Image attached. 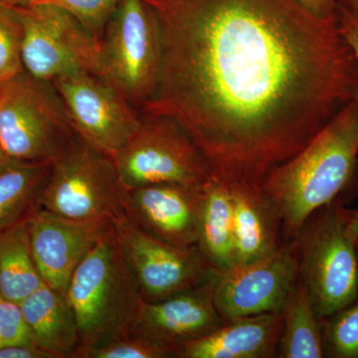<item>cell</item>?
<instances>
[{"instance_id":"1","label":"cell","mask_w":358,"mask_h":358,"mask_svg":"<svg viewBox=\"0 0 358 358\" xmlns=\"http://www.w3.org/2000/svg\"><path fill=\"white\" fill-rule=\"evenodd\" d=\"M162 67L143 114L178 122L212 173L261 183L358 96L338 13L300 0H145Z\"/></svg>"},{"instance_id":"2","label":"cell","mask_w":358,"mask_h":358,"mask_svg":"<svg viewBox=\"0 0 358 358\" xmlns=\"http://www.w3.org/2000/svg\"><path fill=\"white\" fill-rule=\"evenodd\" d=\"M357 155L358 96L261 181L281 218L282 236L296 240L310 216L334 201L350 180Z\"/></svg>"},{"instance_id":"3","label":"cell","mask_w":358,"mask_h":358,"mask_svg":"<svg viewBox=\"0 0 358 358\" xmlns=\"http://www.w3.org/2000/svg\"><path fill=\"white\" fill-rule=\"evenodd\" d=\"M66 299L77 320L78 357L94 346L126 336L141 305L131 271L124 260L115 226L79 264Z\"/></svg>"},{"instance_id":"4","label":"cell","mask_w":358,"mask_h":358,"mask_svg":"<svg viewBox=\"0 0 358 358\" xmlns=\"http://www.w3.org/2000/svg\"><path fill=\"white\" fill-rule=\"evenodd\" d=\"M128 196L110 155L75 136L52 162L38 207L71 220L117 226L127 220Z\"/></svg>"},{"instance_id":"5","label":"cell","mask_w":358,"mask_h":358,"mask_svg":"<svg viewBox=\"0 0 358 358\" xmlns=\"http://www.w3.org/2000/svg\"><path fill=\"white\" fill-rule=\"evenodd\" d=\"M75 136L52 82L24 70L0 83V148L8 159L52 164Z\"/></svg>"},{"instance_id":"6","label":"cell","mask_w":358,"mask_h":358,"mask_svg":"<svg viewBox=\"0 0 358 358\" xmlns=\"http://www.w3.org/2000/svg\"><path fill=\"white\" fill-rule=\"evenodd\" d=\"M100 41L98 77L134 107H143L154 95L162 67V37L154 11L145 0H122Z\"/></svg>"},{"instance_id":"7","label":"cell","mask_w":358,"mask_h":358,"mask_svg":"<svg viewBox=\"0 0 358 358\" xmlns=\"http://www.w3.org/2000/svg\"><path fill=\"white\" fill-rule=\"evenodd\" d=\"M299 244L300 275L319 319L333 317L358 298L357 236L352 215L327 208Z\"/></svg>"},{"instance_id":"8","label":"cell","mask_w":358,"mask_h":358,"mask_svg":"<svg viewBox=\"0 0 358 358\" xmlns=\"http://www.w3.org/2000/svg\"><path fill=\"white\" fill-rule=\"evenodd\" d=\"M110 157L129 189L157 183L200 186L212 174L192 138L164 115H141L136 134Z\"/></svg>"},{"instance_id":"9","label":"cell","mask_w":358,"mask_h":358,"mask_svg":"<svg viewBox=\"0 0 358 358\" xmlns=\"http://www.w3.org/2000/svg\"><path fill=\"white\" fill-rule=\"evenodd\" d=\"M16 8L23 26V66L30 75L48 82L80 72L98 76L100 38L72 14L47 3Z\"/></svg>"},{"instance_id":"10","label":"cell","mask_w":358,"mask_h":358,"mask_svg":"<svg viewBox=\"0 0 358 358\" xmlns=\"http://www.w3.org/2000/svg\"><path fill=\"white\" fill-rule=\"evenodd\" d=\"M52 83L62 98L73 131L90 148L113 155L138 131L141 115L100 77L74 73Z\"/></svg>"},{"instance_id":"11","label":"cell","mask_w":358,"mask_h":358,"mask_svg":"<svg viewBox=\"0 0 358 358\" xmlns=\"http://www.w3.org/2000/svg\"><path fill=\"white\" fill-rule=\"evenodd\" d=\"M299 277V244L293 240L254 262L215 272L212 294L216 310L224 322L282 312Z\"/></svg>"},{"instance_id":"12","label":"cell","mask_w":358,"mask_h":358,"mask_svg":"<svg viewBox=\"0 0 358 358\" xmlns=\"http://www.w3.org/2000/svg\"><path fill=\"white\" fill-rule=\"evenodd\" d=\"M141 299L155 303L204 284L213 275L197 247L180 248L143 232L128 219L115 226Z\"/></svg>"},{"instance_id":"13","label":"cell","mask_w":358,"mask_h":358,"mask_svg":"<svg viewBox=\"0 0 358 358\" xmlns=\"http://www.w3.org/2000/svg\"><path fill=\"white\" fill-rule=\"evenodd\" d=\"M112 224L61 217L37 207L28 216L30 244L44 284L66 296L79 264Z\"/></svg>"},{"instance_id":"14","label":"cell","mask_w":358,"mask_h":358,"mask_svg":"<svg viewBox=\"0 0 358 358\" xmlns=\"http://www.w3.org/2000/svg\"><path fill=\"white\" fill-rule=\"evenodd\" d=\"M214 274L196 288L166 300L141 301L128 334L154 341L173 350L178 357L181 345L206 336L225 322L213 301Z\"/></svg>"},{"instance_id":"15","label":"cell","mask_w":358,"mask_h":358,"mask_svg":"<svg viewBox=\"0 0 358 358\" xmlns=\"http://www.w3.org/2000/svg\"><path fill=\"white\" fill-rule=\"evenodd\" d=\"M202 185L157 183L129 189L127 219L143 232L180 248L199 240Z\"/></svg>"},{"instance_id":"16","label":"cell","mask_w":358,"mask_h":358,"mask_svg":"<svg viewBox=\"0 0 358 358\" xmlns=\"http://www.w3.org/2000/svg\"><path fill=\"white\" fill-rule=\"evenodd\" d=\"M227 181L232 197L235 266L274 253L284 243L281 218L272 200L261 183Z\"/></svg>"},{"instance_id":"17","label":"cell","mask_w":358,"mask_h":358,"mask_svg":"<svg viewBox=\"0 0 358 358\" xmlns=\"http://www.w3.org/2000/svg\"><path fill=\"white\" fill-rule=\"evenodd\" d=\"M282 312L239 317L178 348L182 358H267L277 355Z\"/></svg>"},{"instance_id":"18","label":"cell","mask_w":358,"mask_h":358,"mask_svg":"<svg viewBox=\"0 0 358 358\" xmlns=\"http://www.w3.org/2000/svg\"><path fill=\"white\" fill-rule=\"evenodd\" d=\"M20 306L35 345L54 358L78 357L79 329L64 294L43 284Z\"/></svg>"},{"instance_id":"19","label":"cell","mask_w":358,"mask_h":358,"mask_svg":"<svg viewBox=\"0 0 358 358\" xmlns=\"http://www.w3.org/2000/svg\"><path fill=\"white\" fill-rule=\"evenodd\" d=\"M197 248L214 272L223 273L235 267L229 183L214 173L202 185Z\"/></svg>"},{"instance_id":"20","label":"cell","mask_w":358,"mask_h":358,"mask_svg":"<svg viewBox=\"0 0 358 358\" xmlns=\"http://www.w3.org/2000/svg\"><path fill=\"white\" fill-rule=\"evenodd\" d=\"M50 162L7 159L0 166V232L27 218L38 207Z\"/></svg>"},{"instance_id":"21","label":"cell","mask_w":358,"mask_h":358,"mask_svg":"<svg viewBox=\"0 0 358 358\" xmlns=\"http://www.w3.org/2000/svg\"><path fill=\"white\" fill-rule=\"evenodd\" d=\"M277 355L282 358L324 357V338L319 317L301 275L282 310Z\"/></svg>"},{"instance_id":"22","label":"cell","mask_w":358,"mask_h":358,"mask_svg":"<svg viewBox=\"0 0 358 358\" xmlns=\"http://www.w3.org/2000/svg\"><path fill=\"white\" fill-rule=\"evenodd\" d=\"M43 284L33 258L27 217L0 232V296L20 303Z\"/></svg>"},{"instance_id":"23","label":"cell","mask_w":358,"mask_h":358,"mask_svg":"<svg viewBox=\"0 0 358 358\" xmlns=\"http://www.w3.org/2000/svg\"><path fill=\"white\" fill-rule=\"evenodd\" d=\"M23 26L17 8L0 0V83L24 71Z\"/></svg>"},{"instance_id":"24","label":"cell","mask_w":358,"mask_h":358,"mask_svg":"<svg viewBox=\"0 0 358 358\" xmlns=\"http://www.w3.org/2000/svg\"><path fill=\"white\" fill-rule=\"evenodd\" d=\"M324 345L333 357L358 358V301L331 317Z\"/></svg>"},{"instance_id":"25","label":"cell","mask_w":358,"mask_h":358,"mask_svg":"<svg viewBox=\"0 0 358 358\" xmlns=\"http://www.w3.org/2000/svg\"><path fill=\"white\" fill-rule=\"evenodd\" d=\"M176 357L169 348L141 336L126 334L94 346L83 358H169Z\"/></svg>"},{"instance_id":"26","label":"cell","mask_w":358,"mask_h":358,"mask_svg":"<svg viewBox=\"0 0 358 358\" xmlns=\"http://www.w3.org/2000/svg\"><path fill=\"white\" fill-rule=\"evenodd\" d=\"M122 0H36L34 3H47L61 7L72 14L101 39L108 21ZM33 3V4H34Z\"/></svg>"},{"instance_id":"27","label":"cell","mask_w":358,"mask_h":358,"mask_svg":"<svg viewBox=\"0 0 358 358\" xmlns=\"http://www.w3.org/2000/svg\"><path fill=\"white\" fill-rule=\"evenodd\" d=\"M33 343L20 303L0 296V350Z\"/></svg>"},{"instance_id":"28","label":"cell","mask_w":358,"mask_h":358,"mask_svg":"<svg viewBox=\"0 0 358 358\" xmlns=\"http://www.w3.org/2000/svg\"><path fill=\"white\" fill-rule=\"evenodd\" d=\"M339 30L353 52L358 66V11L345 3H338Z\"/></svg>"},{"instance_id":"29","label":"cell","mask_w":358,"mask_h":358,"mask_svg":"<svg viewBox=\"0 0 358 358\" xmlns=\"http://www.w3.org/2000/svg\"><path fill=\"white\" fill-rule=\"evenodd\" d=\"M0 358H54L35 343L8 346L0 350Z\"/></svg>"},{"instance_id":"30","label":"cell","mask_w":358,"mask_h":358,"mask_svg":"<svg viewBox=\"0 0 358 358\" xmlns=\"http://www.w3.org/2000/svg\"><path fill=\"white\" fill-rule=\"evenodd\" d=\"M308 10L322 16V17H329V16L336 15L338 13V3L336 0H300Z\"/></svg>"},{"instance_id":"31","label":"cell","mask_w":358,"mask_h":358,"mask_svg":"<svg viewBox=\"0 0 358 358\" xmlns=\"http://www.w3.org/2000/svg\"><path fill=\"white\" fill-rule=\"evenodd\" d=\"M1 1L13 7H25L31 6L36 0H1Z\"/></svg>"},{"instance_id":"32","label":"cell","mask_w":358,"mask_h":358,"mask_svg":"<svg viewBox=\"0 0 358 358\" xmlns=\"http://www.w3.org/2000/svg\"><path fill=\"white\" fill-rule=\"evenodd\" d=\"M352 222L353 229H355V233H357V236L358 237V211L355 215H352Z\"/></svg>"},{"instance_id":"33","label":"cell","mask_w":358,"mask_h":358,"mask_svg":"<svg viewBox=\"0 0 358 358\" xmlns=\"http://www.w3.org/2000/svg\"><path fill=\"white\" fill-rule=\"evenodd\" d=\"M345 3L358 11V0H345Z\"/></svg>"},{"instance_id":"34","label":"cell","mask_w":358,"mask_h":358,"mask_svg":"<svg viewBox=\"0 0 358 358\" xmlns=\"http://www.w3.org/2000/svg\"><path fill=\"white\" fill-rule=\"evenodd\" d=\"M7 159H8V157H7L6 155L3 154L1 148H0V166H1V164H3V162H6Z\"/></svg>"},{"instance_id":"35","label":"cell","mask_w":358,"mask_h":358,"mask_svg":"<svg viewBox=\"0 0 358 358\" xmlns=\"http://www.w3.org/2000/svg\"><path fill=\"white\" fill-rule=\"evenodd\" d=\"M357 252H358V237H357Z\"/></svg>"}]
</instances>
